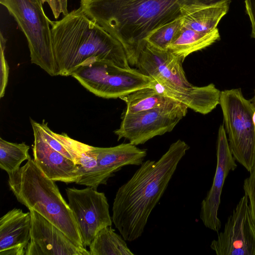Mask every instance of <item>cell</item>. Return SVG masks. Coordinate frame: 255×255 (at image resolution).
I'll list each match as a JSON object with an SVG mask.
<instances>
[{"instance_id": "6", "label": "cell", "mask_w": 255, "mask_h": 255, "mask_svg": "<svg viewBox=\"0 0 255 255\" xmlns=\"http://www.w3.org/2000/svg\"><path fill=\"white\" fill-rule=\"evenodd\" d=\"M71 76L87 90L105 99H120L142 88H155L157 84L138 70L96 59L85 61Z\"/></svg>"}, {"instance_id": "17", "label": "cell", "mask_w": 255, "mask_h": 255, "mask_svg": "<svg viewBox=\"0 0 255 255\" xmlns=\"http://www.w3.org/2000/svg\"><path fill=\"white\" fill-rule=\"evenodd\" d=\"M220 38L217 28L209 32H202L182 25L168 46L167 50L183 62L189 55L210 46Z\"/></svg>"}, {"instance_id": "7", "label": "cell", "mask_w": 255, "mask_h": 255, "mask_svg": "<svg viewBox=\"0 0 255 255\" xmlns=\"http://www.w3.org/2000/svg\"><path fill=\"white\" fill-rule=\"evenodd\" d=\"M25 35L31 62L52 76H57L50 20L41 0H0Z\"/></svg>"}, {"instance_id": "14", "label": "cell", "mask_w": 255, "mask_h": 255, "mask_svg": "<svg viewBox=\"0 0 255 255\" xmlns=\"http://www.w3.org/2000/svg\"><path fill=\"white\" fill-rule=\"evenodd\" d=\"M97 157V165L85 186L97 189L106 184L110 178L127 165H140L147 155L146 149L134 144L123 143L109 147L93 146Z\"/></svg>"}, {"instance_id": "25", "label": "cell", "mask_w": 255, "mask_h": 255, "mask_svg": "<svg viewBox=\"0 0 255 255\" xmlns=\"http://www.w3.org/2000/svg\"><path fill=\"white\" fill-rule=\"evenodd\" d=\"M43 4L47 2L51 8L53 14L55 19L59 17L61 13L65 16L69 13L67 10L68 0H41Z\"/></svg>"}, {"instance_id": "26", "label": "cell", "mask_w": 255, "mask_h": 255, "mask_svg": "<svg viewBox=\"0 0 255 255\" xmlns=\"http://www.w3.org/2000/svg\"><path fill=\"white\" fill-rule=\"evenodd\" d=\"M246 12L251 23V37L255 39V0H245Z\"/></svg>"}, {"instance_id": "11", "label": "cell", "mask_w": 255, "mask_h": 255, "mask_svg": "<svg viewBox=\"0 0 255 255\" xmlns=\"http://www.w3.org/2000/svg\"><path fill=\"white\" fill-rule=\"evenodd\" d=\"M211 248L217 255H255V223L246 194L228 217Z\"/></svg>"}, {"instance_id": "19", "label": "cell", "mask_w": 255, "mask_h": 255, "mask_svg": "<svg viewBox=\"0 0 255 255\" xmlns=\"http://www.w3.org/2000/svg\"><path fill=\"white\" fill-rule=\"evenodd\" d=\"M90 255H133L126 240L111 226L101 230L89 246Z\"/></svg>"}, {"instance_id": "8", "label": "cell", "mask_w": 255, "mask_h": 255, "mask_svg": "<svg viewBox=\"0 0 255 255\" xmlns=\"http://www.w3.org/2000/svg\"><path fill=\"white\" fill-rule=\"evenodd\" d=\"M220 105L232 154L250 172L255 165V106L244 97L240 88L221 92Z\"/></svg>"}, {"instance_id": "15", "label": "cell", "mask_w": 255, "mask_h": 255, "mask_svg": "<svg viewBox=\"0 0 255 255\" xmlns=\"http://www.w3.org/2000/svg\"><path fill=\"white\" fill-rule=\"evenodd\" d=\"M33 131V160L43 173L54 181L77 183L82 177L74 162L51 147L44 139L35 121L30 119Z\"/></svg>"}, {"instance_id": "12", "label": "cell", "mask_w": 255, "mask_h": 255, "mask_svg": "<svg viewBox=\"0 0 255 255\" xmlns=\"http://www.w3.org/2000/svg\"><path fill=\"white\" fill-rule=\"evenodd\" d=\"M29 211L30 239L25 255H90L86 248L76 244L40 214Z\"/></svg>"}, {"instance_id": "21", "label": "cell", "mask_w": 255, "mask_h": 255, "mask_svg": "<svg viewBox=\"0 0 255 255\" xmlns=\"http://www.w3.org/2000/svg\"><path fill=\"white\" fill-rule=\"evenodd\" d=\"M29 146L7 141L0 138V168L7 174L17 171L22 162L31 159Z\"/></svg>"}, {"instance_id": "13", "label": "cell", "mask_w": 255, "mask_h": 255, "mask_svg": "<svg viewBox=\"0 0 255 255\" xmlns=\"http://www.w3.org/2000/svg\"><path fill=\"white\" fill-rule=\"evenodd\" d=\"M237 165L231 151L225 127L221 125L217 144V166L212 185L201 204L200 218L207 228L218 233L221 227L218 210L226 177Z\"/></svg>"}, {"instance_id": "1", "label": "cell", "mask_w": 255, "mask_h": 255, "mask_svg": "<svg viewBox=\"0 0 255 255\" xmlns=\"http://www.w3.org/2000/svg\"><path fill=\"white\" fill-rule=\"evenodd\" d=\"M232 0H81L80 7L122 44L130 66H136L155 29L200 8L230 5Z\"/></svg>"}, {"instance_id": "23", "label": "cell", "mask_w": 255, "mask_h": 255, "mask_svg": "<svg viewBox=\"0 0 255 255\" xmlns=\"http://www.w3.org/2000/svg\"><path fill=\"white\" fill-rule=\"evenodd\" d=\"M248 177L244 182L243 188L249 200V206L255 223V165L250 172Z\"/></svg>"}, {"instance_id": "27", "label": "cell", "mask_w": 255, "mask_h": 255, "mask_svg": "<svg viewBox=\"0 0 255 255\" xmlns=\"http://www.w3.org/2000/svg\"><path fill=\"white\" fill-rule=\"evenodd\" d=\"M251 102L253 103V104L255 106V91H254V97H253V99L251 100Z\"/></svg>"}, {"instance_id": "22", "label": "cell", "mask_w": 255, "mask_h": 255, "mask_svg": "<svg viewBox=\"0 0 255 255\" xmlns=\"http://www.w3.org/2000/svg\"><path fill=\"white\" fill-rule=\"evenodd\" d=\"M182 26V18L163 25L151 32L146 41L157 48L166 50Z\"/></svg>"}, {"instance_id": "2", "label": "cell", "mask_w": 255, "mask_h": 255, "mask_svg": "<svg viewBox=\"0 0 255 255\" xmlns=\"http://www.w3.org/2000/svg\"><path fill=\"white\" fill-rule=\"evenodd\" d=\"M189 146L178 139L156 161H143L131 178L118 189L112 219L127 241L140 237L148 218L163 196Z\"/></svg>"}, {"instance_id": "4", "label": "cell", "mask_w": 255, "mask_h": 255, "mask_svg": "<svg viewBox=\"0 0 255 255\" xmlns=\"http://www.w3.org/2000/svg\"><path fill=\"white\" fill-rule=\"evenodd\" d=\"M183 61L168 50L146 43L136 64L138 70L156 82L155 88L165 96L203 115L220 104L221 91L214 84L198 87L187 79Z\"/></svg>"}, {"instance_id": "16", "label": "cell", "mask_w": 255, "mask_h": 255, "mask_svg": "<svg viewBox=\"0 0 255 255\" xmlns=\"http://www.w3.org/2000/svg\"><path fill=\"white\" fill-rule=\"evenodd\" d=\"M31 215L13 208L0 219V255H25L30 239Z\"/></svg>"}, {"instance_id": "28", "label": "cell", "mask_w": 255, "mask_h": 255, "mask_svg": "<svg viewBox=\"0 0 255 255\" xmlns=\"http://www.w3.org/2000/svg\"><path fill=\"white\" fill-rule=\"evenodd\" d=\"M253 122L254 125L255 127V111L253 113Z\"/></svg>"}, {"instance_id": "9", "label": "cell", "mask_w": 255, "mask_h": 255, "mask_svg": "<svg viewBox=\"0 0 255 255\" xmlns=\"http://www.w3.org/2000/svg\"><path fill=\"white\" fill-rule=\"evenodd\" d=\"M188 108L183 104L174 107L124 113L120 126L114 133L118 140L124 138L135 145L144 144L155 136L172 130L186 115Z\"/></svg>"}, {"instance_id": "5", "label": "cell", "mask_w": 255, "mask_h": 255, "mask_svg": "<svg viewBox=\"0 0 255 255\" xmlns=\"http://www.w3.org/2000/svg\"><path fill=\"white\" fill-rule=\"evenodd\" d=\"M8 175L9 189L20 203L40 214L76 244L84 247L68 203L55 181L43 173L33 159Z\"/></svg>"}, {"instance_id": "10", "label": "cell", "mask_w": 255, "mask_h": 255, "mask_svg": "<svg viewBox=\"0 0 255 255\" xmlns=\"http://www.w3.org/2000/svg\"><path fill=\"white\" fill-rule=\"evenodd\" d=\"M65 191L83 245L89 247L101 230L112 226L107 198L104 193L92 187L67 188Z\"/></svg>"}, {"instance_id": "20", "label": "cell", "mask_w": 255, "mask_h": 255, "mask_svg": "<svg viewBox=\"0 0 255 255\" xmlns=\"http://www.w3.org/2000/svg\"><path fill=\"white\" fill-rule=\"evenodd\" d=\"M230 5L210 6L199 9L182 18V25L202 32H209L217 28Z\"/></svg>"}, {"instance_id": "24", "label": "cell", "mask_w": 255, "mask_h": 255, "mask_svg": "<svg viewBox=\"0 0 255 255\" xmlns=\"http://www.w3.org/2000/svg\"><path fill=\"white\" fill-rule=\"evenodd\" d=\"M6 40L3 36L2 33L0 35V97L2 98L4 96L5 88L7 86L9 67L7 62L5 59L4 55V50L5 48Z\"/></svg>"}, {"instance_id": "18", "label": "cell", "mask_w": 255, "mask_h": 255, "mask_svg": "<svg viewBox=\"0 0 255 255\" xmlns=\"http://www.w3.org/2000/svg\"><path fill=\"white\" fill-rule=\"evenodd\" d=\"M120 99L126 104V114L136 113L156 108L174 107L183 104L165 96L155 87L142 88Z\"/></svg>"}, {"instance_id": "3", "label": "cell", "mask_w": 255, "mask_h": 255, "mask_svg": "<svg viewBox=\"0 0 255 255\" xmlns=\"http://www.w3.org/2000/svg\"><path fill=\"white\" fill-rule=\"evenodd\" d=\"M58 75L68 76L90 59L131 68L122 44L80 7L60 20L50 21Z\"/></svg>"}]
</instances>
